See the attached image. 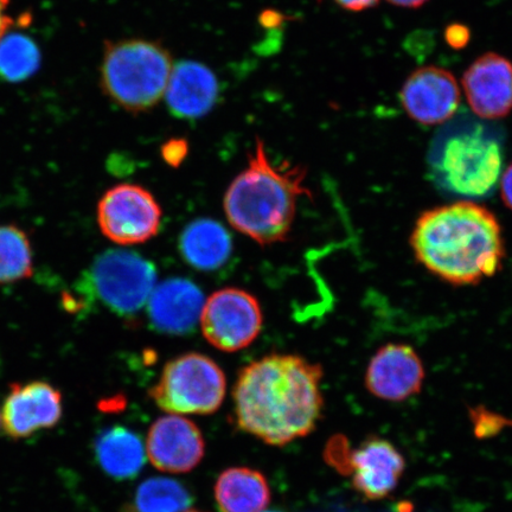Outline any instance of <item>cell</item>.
I'll return each instance as SVG.
<instances>
[{
	"instance_id": "obj_1",
	"label": "cell",
	"mask_w": 512,
	"mask_h": 512,
	"mask_svg": "<svg viewBox=\"0 0 512 512\" xmlns=\"http://www.w3.org/2000/svg\"><path fill=\"white\" fill-rule=\"evenodd\" d=\"M324 371L298 355L272 354L240 370L233 390L236 425L271 446H285L316 430Z\"/></svg>"
},
{
	"instance_id": "obj_2",
	"label": "cell",
	"mask_w": 512,
	"mask_h": 512,
	"mask_svg": "<svg viewBox=\"0 0 512 512\" xmlns=\"http://www.w3.org/2000/svg\"><path fill=\"white\" fill-rule=\"evenodd\" d=\"M411 245L421 265L454 285L492 277L504 258L496 216L470 201L426 211L415 224Z\"/></svg>"
},
{
	"instance_id": "obj_3",
	"label": "cell",
	"mask_w": 512,
	"mask_h": 512,
	"mask_svg": "<svg viewBox=\"0 0 512 512\" xmlns=\"http://www.w3.org/2000/svg\"><path fill=\"white\" fill-rule=\"evenodd\" d=\"M305 176L300 166L273 165L264 142L256 139L247 168L224 195L223 208L229 223L261 246L285 241L299 198L310 195L304 185Z\"/></svg>"
},
{
	"instance_id": "obj_4",
	"label": "cell",
	"mask_w": 512,
	"mask_h": 512,
	"mask_svg": "<svg viewBox=\"0 0 512 512\" xmlns=\"http://www.w3.org/2000/svg\"><path fill=\"white\" fill-rule=\"evenodd\" d=\"M174 69L162 44L146 40L106 42L100 67L102 91L133 114L152 110L164 98Z\"/></svg>"
},
{
	"instance_id": "obj_5",
	"label": "cell",
	"mask_w": 512,
	"mask_h": 512,
	"mask_svg": "<svg viewBox=\"0 0 512 512\" xmlns=\"http://www.w3.org/2000/svg\"><path fill=\"white\" fill-rule=\"evenodd\" d=\"M502 165L501 145L482 126L450 134L435 146L430 158L438 187L466 200L490 196L501 178Z\"/></svg>"
},
{
	"instance_id": "obj_6",
	"label": "cell",
	"mask_w": 512,
	"mask_h": 512,
	"mask_svg": "<svg viewBox=\"0 0 512 512\" xmlns=\"http://www.w3.org/2000/svg\"><path fill=\"white\" fill-rule=\"evenodd\" d=\"M226 375L213 358L188 352L165 364L149 395L162 411L208 415L219 411L226 398Z\"/></svg>"
},
{
	"instance_id": "obj_7",
	"label": "cell",
	"mask_w": 512,
	"mask_h": 512,
	"mask_svg": "<svg viewBox=\"0 0 512 512\" xmlns=\"http://www.w3.org/2000/svg\"><path fill=\"white\" fill-rule=\"evenodd\" d=\"M95 296L119 315H132L147 304L157 283L156 268L128 251H108L94 261L88 275Z\"/></svg>"
},
{
	"instance_id": "obj_8",
	"label": "cell",
	"mask_w": 512,
	"mask_h": 512,
	"mask_svg": "<svg viewBox=\"0 0 512 512\" xmlns=\"http://www.w3.org/2000/svg\"><path fill=\"white\" fill-rule=\"evenodd\" d=\"M96 217L108 240L119 246H133L155 238L163 214L149 190L137 184H118L101 197Z\"/></svg>"
},
{
	"instance_id": "obj_9",
	"label": "cell",
	"mask_w": 512,
	"mask_h": 512,
	"mask_svg": "<svg viewBox=\"0 0 512 512\" xmlns=\"http://www.w3.org/2000/svg\"><path fill=\"white\" fill-rule=\"evenodd\" d=\"M259 300L241 288L216 291L204 302L200 323L208 343L224 352L246 349L260 335Z\"/></svg>"
},
{
	"instance_id": "obj_10",
	"label": "cell",
	"mask_w": 512,
	"mask_h": 512,
	"mask_svg": "<svg viewBox=\"0 0 512 512\" xmlns=\"http://www.w3.org/2000/svg\"><path fill=\"white\" fill-rule=\"evenodd\" d=\"M334 467L343 475H351V486L368 501H381L393 494L406 470L402 453L380 437H369L355 448L344 446Z\"/></svg>"
},
{
	"instance_id": "obj_11",
	"label": "cell",
	"mask_w": 512,
	"mask_h": 512,
	"mask_svg": "<svg viewBox=\"0 0 512 512\" xmlns=\"http://www.w3.org/2000/svg\"><path fill=\"white\" fill-rule=\"evenodd\" d=\"M0 412L6 435L14 440L27 439L60 424L62 394L47 381L12 383Z\"/></svg>"
},
{
	"instance_id": "obj_12",
	"label": "cell",
	"mask_w": 512,
	"mask_h": 512,
	"mask_svg": "<svg viewBox=\"0 0 512 512\" xmlns=\"http://www.w3.org/2000/svg\"><path fill=\"white\" fill-rule=\"evenodd\" d=\"M146 456L166 473H187L195 469L206 453L203 434L194 421L181 415L163 416L150 427Z\"/></svg>"
},
{
	"instance_id": "obj_13",
	"label": "cell",
	"mask_w": 512,
	"mask_h": 512,
	"mask_svg": "<svg viewBox=\"0 0 512 512\" xmlns=\"http://www.w3.org/2000/svg\"><path fill=\"white\" fill-rule=\"evenodd\" d=\"M425 368L416 351L407 344L384 345L371 358L366 387L375 398L402 402L421 392Z\"/></svg>"
},
{
	"instance_id": "obj_14",
	"label": "cell",
	"mask_w": 512,
	"mask_h": 512,
	"mask_svg": "<svg viewBox=\"0 0 512 512\" xmlns=\"http://www.w3.org/2000/svg\"><path fill=\"white\" fill-rule=\"evenodd\" d=\"M400 100L409 117L422 125H438L453 117L460 89L453 74L443 68L415 70L403 83Z\"/></svg>"
},
{
	"instance_id": "obj_15",
	"label": "cell",
	"mask_w": 512,
	"mask_h": 512,
	"mask_svg": "<svg viewBox=\"0 0 512 512\" xmlns=\"http://www.w3.org/2000/svg\"><path fill=\"white\" fill-rule=\"evenodd\" d=\"M471 110L488 120L507 117L512 111V62L489 53L473 62L463 76Z\"/></svg>"
},
{
	"instance_id": "obj_16",
	"label": "cell",
	"mask_w": 512,
	"mask_h": 512,
	"mask_svg": "<svg viewBox=\"0 0 512 512\" xmlns=\"http://www.w3.org/2000/svg\"><path fill=\"white\" fill-rule=\"evenodd\" d=\"M219 94V81L208 67L183 61L174 64L164 98L176 117L198 119L213 110Z\"/></svg>"
},
{
	"instance_id": "obj_17",
	"label": "cell",
	"mask_w": 512,
	"mask_h": 512,
	"mask_svg": "<svg viewBox=\"0 0 512 512\" xmlns=\"http://www.w3.org/2000/svg\"><path fill=\"white\" fill-rule=\"evenodd\" d=\"M206 300L194 283L185 279H169L156 286L147 300L153 325L168 334H185L197 322Z\"/></svg>"
},
{
	"instance_id": "obj_18",
	"label": "cell",
	"mask_w": 512,
	"mask_h": 512,
	"mask_svg": "<svg viewBox=\"0 0 512 512\" xmlns=\"http://www.w3.org/2000/svg\"><path fill=\"white\" fill-rule=\"evenodd\" d=\"M215 501L220 512H264L271 502L267 479L249 467H230L217 478Z\"/></svg>"
},
{
	"instance_id": "obj_19",
	"label": "cell",
	"mask_w": 512,
	"mask_h": 512,
	"mask_svg": "<svg viewBox=\"0 0 512 512\" xmlns=\"http://www.w3.org/2000/svg\"><path fill=\"white\" fill-rule=\"evenodd\" d=\"M146 448L139 435L114 426L95 440V458L106 475L117 480L136 478L146 463Z\"/></svg>"
},
{
	"instance_id": "obj_20",
	"label": "cell",
	"mask_w": 512,
	"mask_h": 512,
	"mask_svg": "<svg viewBox=\"0 0 512 512\" xmlns=\"http://www.w3.org/2000/svg\"><path fill=\"white\" fill-rule=\"evenodd\" d=\"M183 259L201 271L220 268L232 254L233 243L228 230L211 219L191 222L179 239Z\"/></svg>"
},
{
	"instance_id": "obj_21",
	"label": "cell",
	"mask_w": 512,
	"mask_h": 512,
	"mask_svg": "<svg viewBox=\"0 0 512 512\" xmlns=\"http://www.w3.org/2000/svg\"><path fill=\"white\" fill-rule=\"evenodd\" d=\"M194 497L183 483L168 477L146 479L134 492L124 512H183Z\"/></svg>"
},
{
	"instance_id": "obj_22",
	"label": "cell",
	"mask_w": 512,
	"mask_h": 512,
	"mask_svg": "<svg viewBox=\"0 0 512 512\" xmlns=\"http://www.w3.org/2000/svg\"><path fill=\"white\" fill-rule=\"evenodd\" d=\"M34 274V252L23 229L0 224V285L15 284Z\"/></svg>"
},
{
	"instance_id": "obj_23",
	"label": "cell",
	"mask_w": 512,
	"mask_h": 512,
	"mask_svg": "<svg viewBox=\"0 0 512 512\" xmlns=\"http://www.w3.org/2000/svg\"><path fill=\"white\" fill-rule=\"evenodd\" d=\"M41 64L40 49L30 37L18 32L0 40V76L10 82L24 81L34 75Z\"/></svg>"
},
{
	"instance_id": "obj_24",
	"label": "cell",
	"mask_w": 512,
	"mask_h": 512,
	"mask_svg": "<svg viewBox=\"0 0 512 512\" xmlns=\"http://www.w3.org/2000/svg\"><path fill=\"white\" fill-rule=\"evenodd\" d=\"M188 153V144L183 140H171L163 146L162 155L165 162L171 166H178Z\"/></svg>"
},
{
	"instance_id": "obj_25",
	"label": "cell",
	"mask_w": 512,
	"mask_h": 512,
	"mask_svg": "<svg viewBox=\"0 0 512 512\" xmlns=\"http://www.w3.org/2000/svg\"><path fill=\"white\" fill-rule=\"evenodd\" d=\"M470 32L463 25L454 24L446 30V41L452 48H463L469 42Z\"/></svg>"
},
{
	"instance_id": "obj_26",
	"label": "cell",
	"mask_w": 512,
	"mask_h": 512,
	"mask_svg": "<svg viewBox=\"0 0 512 512\" xmlns=\"http://www.w3.org/2000/svg\"><path fill=\"white\" fill-rule=\"evenodd\" d=\"M10 0H0V40L8 34L9 29L14 25V18L6 14Z\"/></svg>"
},
{
	"instance_id": "obj_27",
	"label": "cell",
	"mask_w": 512,
	"mask_h": 512,
	"mask_svg": "<svg viewBox=\"0 0 512 512\" xmlns=\"http://www.w3.org/2000/svg\"><path fill=\"white\" fill-rule=\"evenodd\" d=\"M335 2L345 10L363 11L373 8L379 0H335Z\"/></svg>"
},
{
	"instance_id": "obj_28",
	"label": "cell",
	"mask_w": 512,
	"mask_h": 512,
	"mask_svg": "<svg viewBox=\"0 0 512 512\" xmlns=\"http://www.w3.org/2000/svg\"><path fill=\"white\" fill-rule=\"evenodd\" d=\"M501 188L503 201L512 210V164L504 172Z\"/></svg>"
},
{
	"instance_id": "obj_29",
	"label": "cell",
	"mask_w": 512,
	"mask_h": 512,
	"mask_svg": "<svg viewBox=\"0 0 512 512\" xmlns=\"http://www.w3.org/2000/svg\"><path fill=\"white\" fill-rule=\"evenodd\" d=\"M389 3L394 5L402 6V8H419L422 4H425L427 0H388Z\"/></svg>"
},
{
	"instance_id": "obj_30",
	"label": "cell",
	"mask_w": 512,
	"mask_h": 512,
	"mask_svg": "<svg viewBox=\"0 0 512 512\" xmlns=\"http://www.w3.org/2000/svg\"><path fill=\"white\" fill-rule=\"evenodd\" d=\"M183 512H204V511L190 509V510H185Z\"/></svg>"
},
{
	"instance_id": "obj_31",
	"label": "cell",
	"mask_w": 512,
	"mask_h": 512,
	"mask_svg": "<svg viewBox=\"0 0 512 512\" xmlns=\"http://www.w3.org/2000/svg\"><path fill=\"white\" fill-rule=\"evenodd\" d=\"M0 428H2V412H0Z\"/></svg>"
},
{
	"instance_id": "obj_32",
	"label": "cell",
	"mask_w": 512,
	"mask_h": 512,
	"mask_svg": "<svg viewBox=\"0 0 512 512\" xmlns=\"http://www.w3.org/2000/svg\"><path fill=\"white\" fill-rule=\"evenodd\" d=\"M264 512H283V511H279V510H272V511H264Z\"/></svg>"
}]
</instances>
